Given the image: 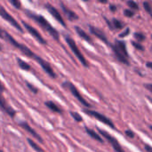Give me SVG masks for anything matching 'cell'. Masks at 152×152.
Wrapping results in <instances>:
<instances>
[{"instance_id":"1","label":"cell","mask_w":152,"mask_h":152,"mask_svg":"<svg viewBox=\"0 0 152 152\" xmlns=\"http://www.w3.org/2000/svg\"><path fill=\"white\" fill-rule=\"evenodd\" d=\"M0 38L1 39H4V41L8 42L11 45H12L14 48L18 49L20 52H21V53H23L25 56L36 61L39 65L40 67L43 69V70L52 78H55L56 77V74L53 70V69L52 68L51 64L46 61L45 60H44L43 58H41L40 56H38L37 54H36L35 53H33L28 47H27L26 45L19 43L16 39H14L7 31H5L4 29H3L1 27H0Z\"/></svg>"},{"instance_id":"2","label":"cell","mask_w":152,"mask_h":152,"mask_svg":"<svg viewBox=\"0 0 152 152\" xmlns=\"http://www.w3.org/2000/svg\"><path fill=\"white\" fill-rule=\"evenodd\" d=\"M25 12H26V15L30 18L31 20H33L36 23H37L45 31H46L54 40L56 41H59L60 40V34L59 32L57 31V29H55L50 23L49 21L45 18L43 17L42 15H39V14H37L31 11H28V10H25Z\"/></svg>"},{"instance_id":"3","label":"cell","mask_w":152,"mask_h":152,"mask_svg":"<svg viewBox=\"0 0 152 152\" xmlns=\"http://www.w3.org/2000/svg\"><path fill=\"white\" fill-rule=\"evenodd\" d=\"M65 41L67 42L68 45L69 46L70 50L73 52V53L75 54V56H76V57L78 59V61L82 63V65H83L84 67H86V68H88L89 64H88L87 61L86 60V58L84 57V55L82 54V53L80 52V50L78 49V47H77V44L75 43L74 39H72V38H71L70 37H69V36H66V37H65Z\"/></svg>"},{"instance_id":"4","label":"cell","mask_w":152,"mask_h":152,"mask_svg":"<svg viewBox=\"0 0 152 152\" xmlns=\"http://www.w3.org/2000/svg\"><path fill=\"white\" fill-rule=\"evenodd\" d=\"M62 86L64 87V88H66V89H68L71 94H72V95L82 104V105H84L85 107H86V108H91V105H90V103H88L84 98H83V96L81 95V94L78 92V90H77V88L71 83V82H69V81H66V82H64L63 84H62Z\"/></svg>"},{"instance_id":"5","label":"cell","mask_w":152,"mask_h":152,"mask_svg":"<svg viewBox=\"0 0 152 152\" xmlns=\"http://www.w3.org/2000/svg\"><path fill=\"white\" fill-rule=\"evenodd\" d=\"M0 16L7 22H9L13 28H15L19 32L23 33V28H21V26L20 25V23L4 8V6L2 4H0Z\"/></svg>"},{"instance_id":"6","label":"cell","mask_w":152,"mask_h":152,"mask_svg":"<svg viewBox=\"0 0 152 152\" xmlns=\"http://www.w3.org/2000/svg\"><path fill=\"white\" fill-rule=\"evenodd\" d=\"M22 22V24H23V27L27 29V31L40 44V45H47V41L42 37V35L38 32V30L37 29H36L35 28H33L30 24H28V23H27V22H25L24 20H22L21 21Z\"/></svg>"},{"instance_id":"7","label":"cell","mask_w":152,"mask_h":152,"mask_svg":"<svg viewBox=\"0 0 152 152\" xmlns=\"http://www.w3.org/2000/svg\"><path fill=\"white\" fill-rule=\"evenodd\" d=\"M84 112H85L86 114H87V115H89V116H91V117L96 118L97 120L102 122L103 124H105V125L110 126L111 128H115V126H114L113 122H112L110 119H109L107 117H105L104 115H102V114H101V113H99V112H97V111L92 110H84Z\"/></svg>"},{"instance_id":"8","label":"cell","mask_w":152,"mask_h":152,"mask_svg":"<svg viewBox=\"0 0 152 152\" xmlns=\"http://www.w3.org/2000/svg\"><path fill=\"white\" fill-rule=\"evenodd\" d=\"M45 8L47 10V12L61 24V25H62L63 27H67V24H66V22L64 21V20H63V18H62V16H61V14L60 13V12L53 5V4H49V3H46L45 4Z\"/></svg>"},{"instance_id":"9","label":"cell","mask_w":152,"mask_h":152,"mask_svg":"<svg viewBox=\"0 0 152 152\" xmlns=\"http://www.w3.org/2000/svg\"><path fill=\"white\" fill-rule=\"evenodd\" d=\"M99 132H100V134L103 136V138H105L110 144H111V146L113 147V149L116 151V152H125V151L122 149V147L120 146V144H119V142L112 136V135H110L109 133H107L106 131H103V130H102V129H99Z\"/></svg>"},{"instance_id":"10","label":"cell","mask_w":152,"mask_h":152,"mask_svg":"<svg viewBox=\"0 0 152 152\" xmlns=\"http://www.w3.org/2000/svg\"><path fill=\"white\" fill-rule=\"evenodd\" d=\"M19 126H20L21 128H23L26 132H28L30 135H32L34 138H36L40 143H44V140L41 138V136H40V135H39V134H37V132H36V131H35V130H34V129L26 122V121H21V122H20V123H19Z\"/></svg>"},{"instance_id":"11","label":"cell","mask_w":152,"mask_h":152,"mask_svg":"<svg viewBox=\"0 0 152 152\" xmlns=\"http://www.w3.org/2000/svg\"><path fill=\"white\" fill-rule=\"evenodd\" d=\"M0 108H1L7 115H9L11 118H14V116H15V114H16L15 110H14L11 106L8 105V103L6 102V101L4 100V96H3V93H1V92H0Z\"/></svg>"},{"instance_id":"12","label":"cell","mask_w":152,"mask_h":152,"mask_svg":"<svg viewBox=\"0 0 152 152\" xmlns=\"http://www.w3.org/2000/svg\"><path fill=\"white\" fill-rule=\"evenodd\" d=\"M61 8L62 10V12H64V14L68 17V19L71 21H74V20H77L78 19V16L77 15V13L73 11H71L70 9L67 8L66 5H64L62 3H61Z\"/></svg>"},{"instance_id":"13","label":"cell","mask_w":152,"mask_h":152,"mask_svg":"<svg viewBox=\"0 0 152 152\" xmlns=\"http://www.w3.org/2000/svg\"><path fill=\"white\" fill-rule=\"evenodd\" d=\"M89 29H90V32L94 35L96 37H98L99 39H101L102 41H103L104 43H108V39L105 36V34L99 28H95V27H93V26H89Z\"/></svg>"},{"instance_id":"14","label":"cell","mask_w":152,"mask_h":152,"mask_svg":"<svg viewBox=\"0 0 152 152\" xmlns=\"http://www.w3.org/2000/svg\"><path fill=\"white\" fill-rule=\"evenodd\" d=\"M75 30H76V32L77 33V35L81 37V38H83L84 40H86V41H87L88 43H92L93 42V39H92V37L84 30V29H82L80 27H78V26H76L75 27Z\"/></svg>"},{"instance_id":"15","label":"cell","mask_w":152,"mask_h":152,"mask_svg":"<svg viewBox=\"0 0 152 152\" xmlns=\"http://www.w3.org/2000/svg\"><path fill=\"white\" fill-rule=\"evenodd\" d=\"M114 46L118 49V51L119 53H121L124 56H126V58H128V53L126 51V44L123 41L117 40L116 41V44L114 45Z\"/></svg>"},{"instance_id":"16","label":"cell","mask_w":152,"mask_h":152,"mask_svg":"<svg viewBox=\"0 0 152 152\" xmlns=\"http://www.w3.org/2000/svg\"><path fill=\"white\" fill-rule=\"evenodd\" d=\"M45 105L50 110H52V111H53V112H55V113H62V112H63V110H62L57 104H55L53 102L47 101V102H45Z\"/></svg>"},{"instance_id":"17","label":"cell","mask_w":152,"mask_h":152,"mask_svg":"<svg viewBox=\"0 0 152 152\" xmlns=\"http://www.w3.org/2000/svg\"><path fill=\"white\" fill-rule=\"evenodd\" d=\"M111 47H112V49H113V52H114V53H115V55H116V57L118 58V60L119 61H121L122 63H125V64H126V65H128L129 64V62H128V60H127V58L126 57V56H124L121 53H119L118 51V49L114 46V45H111Z\"/></svg>"},{"instance_id":"18","label":"cell","mask_w":152,"mask_h":152,"mask_svg":"<svg viewBox=\"0 0 152 152\" xmlns=\"http://www.w3.org/2000/svg\"><path fill=\"white\" fill-rule=\"evenodd\" d=\"M85 129H86V134H87L89 136H91L94 140H95V141H97V142H103V139H102L95 131H94V130H92V129H90V128H88V127H85Z\"/></svg>"},{"instance_id":"19","label":"cell","mask_w":152,"mask_h":152,"mask_svg":"<svg viewBox=\"0 0 152 152\" xmlns=\"http://www.w3.org/2000/svg\"><path fill=\"white\" fill-rule=\"evenodd\" d=\"M27 141H28V144L30 145V147L35 151L36 152H45V151L39 146V145H37L34 141H32L31 139H29V138H28L27 139Z\"/></svg>"},{"instance_id":"20","label":"cell","mask_w":152,"mask_h":152,"mask_svg":"<svg viewBox=\"0 0 152 152\" xmlns=\"http://www.w3.org/2000/svg\"><path fill=\"white\" fill-rule=\"evenodd\" d=\"M17 62H18L19 67L23 70H29L31 69V67L28 63H27L26 61H24L23 60H21L20 58H17Z\"/></svg>"},{"instance_id":"21","label":"cell","mask_w":152,"mask_h":152,"mask_svg":"<svg viewBox=\"0 0 152 152\" xmlns=\"http://www.w3.org/2000/svg\"><path fill=\"white\" fill-rule=\"evenodd\" d=\"M9 1H10V3L12 4V6H13L14 8H16V9H18V10L21 9V3H20V0H9Z\"/></svg>"},{"instance_id":"22","label":"cell","mask_w":152,"mask_h":152,"mask_svg":"<svg viewBox=\"0 0 152 152\" xmlns=\"http://www.w3.org/2000/svg\"><path fill=\"white\" fill-rule=\"evenodd\" d=\"M113 26H114L116 28H118V29H121V28H124V24H123L120 20H117V19H114V20H113Z\"/></svg>"},{"instance_id":"23","label":"cell","mask_w":152,"mask_h":152,"mask_svg":"<svg viewBox=\"0 0 152 152\" xmlns=\"http://www.w3.org/2000/svg\"><path fill=\"white\" fill-rule=\"evenodd\" d=\"M70 115H71V117L77 121V122H81L82 120H83V118H82V117L78 114V113H77V112H73V111H71L70 112Z\"/></svg>"},{"instance_id":"24","label":"cell","mask_w":152,"mask_h":152,"mask_svg":"<svg viewBox=\"0 0 152 152\" xmlns=\"http://www.w3.org/2000/svg\"><path fill=\"white\" fill-rule=\"evenodd\" d=\"M127 4L129 5V7H131V8H133V9H135V10H138V9H139L138 4H137L134 1H133V0H129V1L127 2Z\"/></svg>"},{"instance_id":"25","label":"cell","mask_w":152,"mask_h":152,"mask_svg":"<svg viewBox=\"0 0 152 152\" xmlns=\"http://www.w3.org/2000/svg\"><path fill=\"white\" fill-rule=\"evenodd\" d=\"M26 85H27V86H28V88L33 93V94H37L38 93V90H37V87H35L34 86H32L31 84H29V83H28V82H26Z\"/></svg>"},{"instance_id":"26","label":"cell","mask_w":152,"mask_h":152,"mask_svg":"<svg viewBox=\"0 0 152 152\" xmlns=\"http://www.w3.org/2000/svg\"><path fill=\"white\" fill-rule=\"evenodd\" d=\"M143 6H144V9L146 10V12H148L150 14L152 15V8L151 6V4L148 2H144L143 3Z\"/></svg>"},{"instance_id":"27","label":"cell","mask_w":152,"mask_h":152,"mask_svg":"<svg viewBox=\"0 0 152 152\" xmlns=\"http://www.w3.org/2000/svg\"><path fill=\"white\" fill-rule=\"evenodd\" d=\"M134 37H135L137 40H139V42H140V41H143V40L145 39V36H144L143 34H141V33H135V34H134Z\"/></svg>"},{"instance_id":"28","label":"cell","mask_w":152,"mask_h":152,"mask_svg":"<svg viewBox=\"0 0 152 152\" xmlns=\"http://www.w3.org/2000/svg\"><path fill=\"white\" fill-rule=\"evenodd\" d=\"M132 44H133V45L136 48V49H138V50H142V51H143L144 50V47L139 43V42H132Z\"/></svg>"},{"instance_id":"29","label":"cell","mask_w":152,"mask_h":152,"mask_svg":"<svg viewBox=\"0 0 152 152\" xmlns=\"http://www.w3.org/2000/svg\"><path fill=\"white\" fill-rule=\"evenodd\" d=\"M124 14H125V16H126V17H133L134 16V12L133 11H131V10H128V9H126V10H125L124 11Z\"/></svg>"},{"instance_id":"30","label":"cell","mask_w":152,"mask_h":152,"mask_svg":"<svg viewBox=\"0 0 152 152\" xmlns=\"http://www.w3.org/2000/svg\"><path fill=\"white\" fill-rule=\"evenodd\" d=\"M125 133H126V135L128 136L129 138H133V137L134 136V134L131 130H126Z\"/></svg>"},{"instance_id":"31","label":"cell","mask_w":152,"mask_h":152,"mask_svg":"<svg viewBox=\"0 0 152 152\" xmlns=\"http://www.w3.org/2000/svg\"><path fill=\"white\" fill-rule=\"evenodd\" d=\"M129 32H130V29H129V28H126L125 32H123V33H121V34H120V37H126V36H127V35L129 34Z\"/></svg>"},{"instance_id":"32","label":"cell","mask_w":152,"mask_h":152,"mask_svg":"<svg viewBox=\"0 0 152 152\" xmlns=\"http://www.w3.org/2000/svg\"><path fill=\"white\" fill-rule=\"evenodd\" d=\"M144 86H145V88H146L147 90H149L150 92H151L152 93V84H146Z\"/></svg>"},{"instance_id":"33","label":"cell","mask_w":152,"mask_h":152,"mask_svg":"<svg viewBox=\"0 0 152 152\" xmlns=\"http://www.w3.org/2000/svg\"><path fill=\"white\" fill-rule=\"evenodd\" d=\"M145 150L147 152H152V147H151L150 145H145Z\"/></svg>"},{"instance_id":"34","label":"cell","mask_w":152,"mask_h":152,"mask_svg":"<svg viewBox=\"0 0 152 152\" xmlns=\"http://www.w3.org/2000/svg\"><path fill=\"white\" fill-rule=\"evenodd\" d=\"M105 20H106V22H107V24L109 25V27H110V28H111V29H113V25L110 22V20H108V19H106L105 18Z\"/></svg>"},{"instance_id":"35","label":"cell","mask_w":152,"mask_h":152,"mask_svg":"<svg viewBox=\"0 0 152 152\" xmlns=\"http://www.w3.org/2000/svg\"><path fill=\"white\" fill-rule=\"evenodd\" d=\"M4 91V85L2 84V82L0 81V92L3 93Z\"/></svg>"},{"instance_id":"36","label":"cell","mask_w":152,"mask_h":152,"mask_svg":"<svg viewBox=\"0 0 152 152\" xmlns=\"http://www.w3.org/2000/svg\"><path fill=\"white\" fill-rule=\"evenodd\" d=\"M110 9L112 11V12H115L116 10H117V7L115 6V5H113V4H111L110 6Z\"/></svg>"},{"instance_id":"37","label":"cell","mask_w":152,"mask_h":152,"mask_svg":"<svg viewBox=\"0 0 152 152\" xmlns=\"http://www.w3.org/2000/svg\"><path fill=\"white\" fill-rule=\"evenodd\" d=\"M146 66H147L148 68H150V69H152V62H147V63H146Z\"/></svg>"},{"instance_id":"38","label":"cell","mask_w":152,"mask_h":152,"mask_svg":"<svg viewBox=\"0 0 152 152\" xmlns=\"http://www.w3.org/2000/svg\"><path fill=\"white\" fill-rule=\"evenodd\" d=\"M97 1H99V2H101L102 4H106L108 2V0H97Z\"/></svg>"},{"instance_id":"39","label":"cell","mask_w":152,"mask_h":152,"mask_svg":"<svg viewBox=\"0 0 152 152\" xmlns=\"http://www.w3.org/2000/svg\"><path fill=\"white\" fill-rule=\"evenodd\" d=\"M149 100H150V101L151 102V103H152V98H149Z\"/></svg>"},{"instance_id":"40","label":"cell","mask_w":152,"mask_h":152,"mask_svg":"<svg viewBox=\"0 0 152 152\" xmlns=\"http://www.w3.org/2000/svg\"><path fill=\"white\" fill-rule=\"evenodd\" d=\"M0 152H4V151H2V150H0Z\"/></svg>"},{"instance_id":"41","label":"cell","mask_w":152,"mask_h":152,"mask_svg":"<svg viewBox=\"0 0 152 152\" xmlns=\"http://www.w3.org/2000/svg\"><path fill=\"white\" fill-rule=\"evenodd\" d=\"M83 1H86H86H88V0H83Z\"/></svg>"},{"instance_id":"42","label":"cell","mask_w":152,"mask_h":152,"mask_svg":"<svg viewBox=\"0 0 152 152\" xmlns=\"http://www.w3.org/2000/svg\"><path fill=\"white\" fill-rule=\"evenodd\" d=\"M150 127H151V130H152V126H150Z\"/></svg>"},{"instance_id":"43","label":"cell","mask_w":152,"mask_h":152,"mask_svg":"<svg viewBox=\"0 0 152 152\" xmlns=\"http://www.w3.org/2000/svg\"><path fill=\"white\" fill-rule=\"evenodd\" d=\"M0 50H1V46H0Z\"/></svg>"},{"instance_id":"44","label":"cell","mask_w":152,"mask_h":152,"mask_svg":"<svg viewBox=\"0 0 152 152\" xmlns=\"http://www.w3.org/2000/svg\"><path fill=\"white\" fill-rule=\"evenodd\" d=\"M151 38H152V36H151Z\"/></svg>"}]
</instances>
